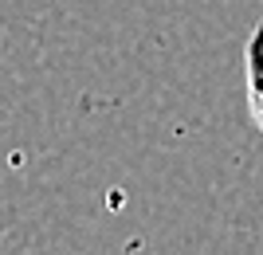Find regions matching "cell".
Listing matches in <instances>:
<instances>
[{"label":"cell","mask_w":263,"mask_h":255,"mask_svg":"<svg viewBox=\"0 0 263 255\" xmlns=\"http://www.w3.org/2000/svg\"><path fill=\"white\" fill-rule=\"evenodd\" d=\"M243 87H248V110L263 130V20L243 44Z\"/></svg>","instance_id":"1"}]
</instances>
